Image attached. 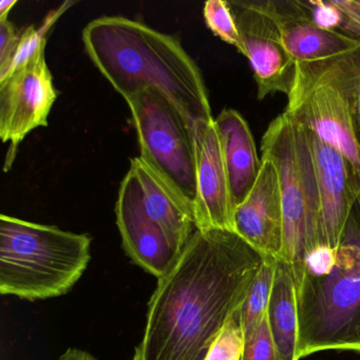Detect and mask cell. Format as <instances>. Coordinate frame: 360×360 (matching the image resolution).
<instances>
[{
  "label": "cell",
  "instance_id": "obj_9",
  "mask_svg": "<svg viewBox=\"0 0 360 360\" xmlns=\"http://www.w3.org/2000/svg\"><path fill=\"white\" fill-rule=\"evenodd\" d=\"M235 18L244 56L254 71L259 100L271 94H288L296 79V62L282 39L279 27L264 1H229Z\"/></svg>",
  "mask_w": 360,
  "mask_h": 360
},
{
  "label": "cell",
  "instance_id": "obj_14",
  "mask_svg": "<svg viewBox=\"0 0 360 360\" xmlns=\"http://www.w3.org/2000/svg\"><path fill=\"white\" fill-rule=\"evenodd\" d=\"M264 7L279 27L296 64L309 65L345 56L360 47V37L316 26L303 0H269Z\"/></svg>",
  "mask_w": 360,
  "mask_h": 360
},
{
  "label": "cell",
  "instance_id": "obj_1",
  "mask_svg": "<svg viewBox=\"0 0 360 360\" xmlns=\"http://www.w3.org/2000/svg\"><path fill=\"white\" fill-rule=\"evenodd\" d=\"M264 256L226 229H197L147 305L144 360H204Z\"/></svg>",
  "mask_w": 360,
  "mask_h": 360
},
{
  "label": "cell",
  "instance_id": "obj_26",
  "mask_svg": "<svg viewBox=\"0 0 360 360\" xmlns=\"http://www.w3.org/2000/svg\"><path fill=\"white\" fill-rule=\"evenodd\" d=\"M58 360H98L94 357L92 354L89 352L84 351V349H67Z\"/></svg>",
  "mask_w": 360,
  "mask_h": 360
},
{
  "label": "cell",
  "instance_id": "obj_13",
  "mask_svg": "<svg viewBox=\"0 0 360 360\" xmlns=\"http://www.w3.org/2000/svg\"><path fill=\"white\" fill-rule=\"evenodd\" d=\"M260 172L252 191L235 212V233L263 256L281 257L283 208L277 170L261 159Z\"/></svg>",
  "mask_w": 360,
  "mask_h": 360
},
{
  "label": "cell",
  "instance_id": "obj_10",
  "mask_svg": "<svg viewBox=\"0 0 360 360\" xmlns=\"http://www.w3.org/2000/svg\"><path fill=\"white\" fill-rule=\"evenodd\" d=\"M117 225L126 255L158 279L174 266L181 250L145 212L136 174L128 170L115 204Z\"/></svg>",
  "mask_w": 360,
  "mask_h": 360
},
{
  "label": "cell",
  "instance_id": "obj_3",
  "mask_svg": "<svg viewBox=\"0 0 360 360\" xmlns=\"http://www.w3.org/2000/svg\"><path fill=\"white\" fill-rule=\"evenodd\" d=\"M292 271L298 309L297 360L330 349L360 353L358 202L338 248L317 246Z\"/></svg>",
  "mask_w": 360,
  "mask_h": 360
},
{
  "label": "cell",
  "instance_id": "obj_2",
  "mask_svg": "<svg viewBox=\"0 0 360 360\" xmlns=\"http://www.w3.org/2000/svg\"><path fill=\"white\" fill-rule=\"evenodd\" d=\"M83 43L125 101L155 89L182 113L191 131L199 122L214 121L203 75L174 37L129 18L103 16L85 27Z\"/></svg>",
  "mask_w": 360,
  "mask_h": 360
},
{
  "label": "cell",
  "instance_id": "obj_24",
  "mask_svg": "<svg viewBox=\"0 0 360 360\" xmlns=\"http://www.w3.org/2000/svg\"><path fill=\"white\" fill-rule=\"evenodd\" d=\"M360 33V0H333Z\"/></svg>",
  "mask_w": 360,
  "mask_h": 360
},
{
  "label": "cell",
  "instance_id": "obj_19",
  "mask_svg": "<svg viewBox=\"0 0 360 360\" xmlns=\"http://www.w3.org/2000/svg\"><path fill=\"white\" fill-rule=\"evenodd\" d=\"M203 13L208 29L244 56L243 46L229 1L208 0L204 5Z\"/></svg>",
  "mask_w": 360,
  "mask_h": 360
},
{
  "label": "cell",
  "instance_id": "obj_16",
  "mask_svg": "<svg viewBox=\"0 0 360 360\" xmlns=\"http://www.w3.org/2000/svg\"><path fill=\"white\" fill-rule=\"evenodd\" d=\"M129 169L136 174L140 185L146 214L181 250H184L197 231L191 210L140 157L131 160Z\"/></svg>",
  "mask_w": 360,
  "mask_h": 360
},
{
  "label": "cell",
  "instance_id": "obj_17",
  "mask_svg": "<svg viewBox=\"0 0 360 360\" xmlns=\"http://www.w3.org/2000/svg\"><path fill=\"white\" fill-rule=\"evenodd\" d=\"M267 321L274 342L283 360H297L298 309L292 265L277 259Z\"/></svg>",
  "mask_w": 360,
  "mask_h": 360
},
{
  "label": "cell",
  "instance_id": "obj_29",
  "mask_svg": "<svg viewBox=\"0 0 360 360\" xmlns=\"http://www.w3.org/2000/svg\"><path fill=\"white\" fill-rule=\"evenodd\" d=\"M357 202H358V203H359V205H360V197H359V199L357 200Z\"/></svg>",
  "mask_w": 360,
  "mask_h": 360
},
{
  "label": "cell",
  "instance_id": "obj_8",
  "mask_svg": "<svg viewBox=\"0 0 360 360\" xmlns=\"http://www.w3.org/2000/svg\"><path fill=\"white\" fill-rule=\"evenodd\" d=\"M46 45L22 67L0 81V138L11 143L6 172L18 145L32 130L47 127L58 91L46 62Z\"/></svg>",
  "mask_w": 360,
  "mask_h": 360
},
{
  "label": "cell",
  "instance_id": "obj_5",
  "mask_svg": "<svg viewBox=\"0 0 360 360\" xmlns=\"http://www.w3.org/2000/svg\"><path fill=\"white\" fill-rule=\"evenodd\" d=\"M261 153L279 176L283 208V248L279 259L295 269L319 246L321 238L319 193L307 129L282 113L265 131Z\"/></svg>",
  "mask_w": 360,
  "mask_h": 360
},
{
  "label": "cell",
  "instance_id": "obj_18",
  "mask_svg": "<svg viewBox=\"0 0 360 360\" xmlns=\"http://www.w3.org/2000/svg\"><path fill=\"white\" fill-rule=\"evenodd\" d=\"M276 263L277 258L275 257L264 256L258 273L250 283L245 300L240 307L242 330L245 340L254 334L266 316L275 278Z\"/></svg>",
  "mask_w": 360,
  "mask_h": 360
},
{
  "label": "cell",
  "instance_id": "obj_27",
  "mask_svg": "<svg viewBox=\"0 0 360 360\" xmlns=\"http://www.w3.org/2000/svg\"><path fill=\"white\" fill-rule=\"evenodd\" d=\"M18 5V0H1L0 1V22L9 20V13L14 6Z\"/></svg>",
  "mask_w": 360,
  "mask_h": 360
},
{
  "label": "cell",
  "instance_id": "obj_15",
  "mask_svg": "<svg viewBox=\"0 0 360 360\" xmlns=\"http://www.w3.org/2000/svg\"><path fill=\"white\" fill-rule=\"evenodd\" d=\"M214 122L222 141L225 164L237 208L254 187L262 161L259 160L250 126L238 111L224 109Z\"/></svg>",
  "mask_w": 360,
  "mask_h": 360
},
{
  "label": "cell",
  "instance_id": "obj_12",
  "mask_svg": "<svg viewBox=\"0 0 360 360\" xmlns=\"http://www.w3.org/2000/svg\"><path fill=\"white\" fill-rule=\"evenodd\" d=\"M307 129V128H305ZM317 179L321 217L319 246L336 250L345 235L356 202L360 197L358 184L347 159L336 149L307 129Z\"/></svg>",
  "mask_w": 360,
  "mask_h": 360
},
{
  "label": "cell",
  "instance_id": "obj_28",
  "mask_svg": "<svg viewBox=\"0 0 360 360\" xmlns=\"http://www.w3.org/2000/svg\"><path fill=\"white\" fill-rule=\"evenodd\" d=\"M131 360H144V358H143L142 356V353H141L140 349H139L138 347H136V352H134Z\"/></svg>",
  "mask_w": 360,
  "mask_h": 360
},
{
  "label": "cell",
  "instance_id": "obj_4",
  "mask_svg": "<svg viewBox=\"0 0 360 360\" xmlns=\"http://www.w3.org/2000/svg\"><path fill=\"white\" fill-rule=\"evenodd\" d=\"M92 238L0 216V294L24 300L66 295L91 260Z\"/></svg>",
  "mask_w": 360,
  "mask_h": 360
},
{
  "label": "cell",
  "instance_id": "obj_20",
  "mask_svg": "<svg viewBox=\"0 0 360 360\" xmlns=\"http://www.w3.org/2000/svg\"><path fill=\"white\" fill-rule=\"evenodd\" d=\"M244 343L239 309L227 320L204 360H241Z\"/></svg>",
  "mask_w": 360,
  "mask_h": 360
},
{
  "label": "cell",
  "instance_id": "obj_21",
  "mask_svg": "<svg viewBox=\"0 0 360 360\" xmlns=\"http://www.w3.org/2000/svg\"><path fill=\"white\" fill-rule=\"evenodd\" d=\"M307 12L316 26L322 30L335 31L349 37H360L357 28L333 0H303Z\"/></svg>",
  "mask_w": 360,
  "mask_h": 360
},
{
  "label": "cell",
  "instance_id": "obj_22",
  "mask_svg": "<svg viewBox=\"0 0 360 360\" xmlns=\"http://www.w3.org/2000/svg\"><path fill=\"white\" fill-rule=\"evenodd\" d=\"M241 360H283L271 337L267 314L254 334L246 339Z\"/></svg>",
  "mask_w": 360,
  "mask_h": 360
},
{
  "label": "cell",
  "instance_id": "obj_6",
  "mask_svg": "<svg viewBox=\"0 0 360 360\" xmlns=\"http://www.w3.org/2000/svg\"><path fill=\"white\" fill-rule=\"evenodd\" d=\"M358 81L360 47L315 64H296V79L284 113L340 153L360 185V143L351 102Z\"/></svg>",
  "mask_w": 360,
  "mask_h": 360
},
{
  "label": "cell",
  "instance_id": "obj_11",
  "mask_svg": "<svg viewBox=\"0 0 360 360\" xmlns=\"http://www.w3.org/2000/svg\"><path fill=\"white\" fill-rule=\"evenodd\" d=\"M197 166V199L193 221L197 229L235 231L236 205L216 122H199L193 130Z\"/></svg>",
  "mask_w": 360,
  "mask_h": 360
},
{
  "label": "cell",
  "instance_id": "obj_7",
  "mask_svg": "<svg viewBox=\"0 0 360 360\" xmlns=\"http://www.w3.org/2000/svg\"><path fill=\"white\" fill-rule=\"evenodd\" d=\"M126 102L138 134L141 159L176 193L193 217L197 166L188 123L158 90H144Z\"/></svg>",
  "mask_w": 360,
  "mask_h": 360
},
{
  "label": "cell",
  "instance_id": "obj_23",
  "mask_svg": "<svg viewBox=\"0 0 360 360\" xmlns=\"http://www.w3.org/2000/svg\"><path fill=\"white\" fill-rule=\"evenodd\" d=\"M22 39V30H18L9 20L0 22V79H4L11 66Z\"/></svg>",
  "mask_w": 360,
  "mask_h": 360
},
{
  "label": "cell",
  "instance_id": "obj_25",
  "mask_svg": "<svg viewBox=\"0 0 360 360\" xmlns=\"http://www.w3.org/2000/svg\"><path fill=\"white\" fill-rule=\"evenodd\" d=\"M352 113H353L354 127L360 143V81L354 86L351 92Z\"/></svg>",
  "mask_w": 360,
  "mask_h": 360
}]
</instances>
